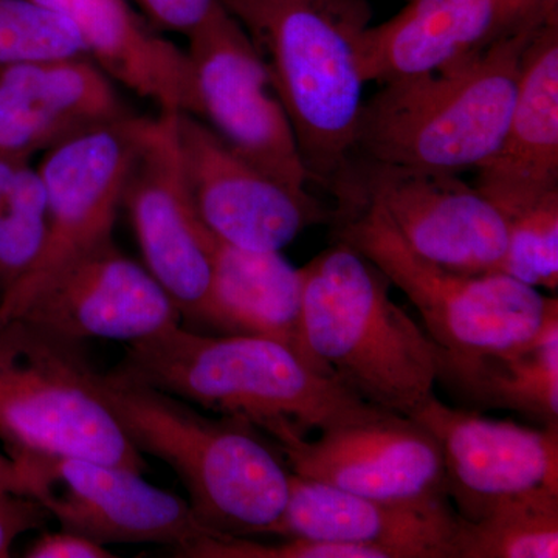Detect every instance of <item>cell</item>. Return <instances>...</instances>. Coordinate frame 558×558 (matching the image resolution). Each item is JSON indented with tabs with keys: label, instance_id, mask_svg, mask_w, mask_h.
I'll use <instances>...</instances> for the list:
<instances>
[{
	"label": "cell",
	"instance_id": "obj_22",
	"mask_svg": "<svg viewBox=\"0 0 558 558\" xmlns=\"http://www.w3.org/2000/svg\"><path fill=\"white\" fill-rule=\"evenodd\" d=\"M301 317L300 269L279 252H256L216 240L208 301L201 325L222 336L277 340L323 371L312 362L304 347Z\"/></svg>",
	"mask_w": 558,
	"mask_h": 558
},
{
	"label": "cell",
	"instance_id": "obj_31",
	"mask_svg": "<svg viewBox=\"0 0 558 558\" xmlns=\"http://www.w3.org/2000/svg\"><path fill=\"white\" fill-rule=\"evenodd\" d=\"M28 558H112L108 546L73 532H44L25 553Z\"/></svg>",
	"mask_w": 558,
	"mask_h": 558
},
{
	"label": "cell",
	"instance_id": "obj_9",
	"mask_svg": "<svg viewBox=\"0 0 558 558\" xmlns=\"http://www.w3.org/2000/svg\"><path fill=\"white\" fill-rule=\"evenodd\" d=\"M13 461L25 497L64 531L102 546L154 543L175 554L213 537L189 501L153 486L142 473L86 458L20 451Z\"/></svg>",
	"mask_w": 558,
	"mask_h": 558
},
{
	"label": "cell",
	"instance_id": "obj_13",
	"mask_svg": "<svg viewBox=\"0 0 558 558\" xmlns=\"http://www.w3.org/2000/svg\"><path fill=\"white\" fill-rule=\"evenodd\" d=\"M175 135L194 207L216 240L281 252L304 230L332 223L333 207L253 167L199 117L175 113Z\"/></svg>",
	"mask_w": 558,
	"mask_h": 558
},
{
	"label": "cell",
	"instance_id": "obj_19",
	"mask_svg": "<svg viewBox=\"0 0 558 558\" xmlns=\"http://www.w3.org/2000/svg\"><path fill=\"white\" fill-rule=\"evenodd\" d=\"M128 116L116 84L90 58L0 68V156L32 159Z\"/></svg>",
	"mask_w": 558,
	"mask_h": 558
},
{
	"label": "cell",
	"instance_id": "obj_7",
	"mask_svg": "<svg viewBox=\"0 0 558 558\" xmlns=\"http://www.w3.org/2000/svg\"><path fill=\"white\" fill-rule=\"evenodd\" d=\"M95 377L81 343L24 319L0 322V439L7 454L86 458L145 475L148 462L124 435Z\"/></svg>",
	"mask_w": 558,
	"mask_h": 558
},
{
	"label": "cell",
	"instance_id": "obj_33",
	"mask_svg": "<svg viewBox=\"0 0 558 558\" xmlns=\"http://www.w3.org/2000/svg\"><path fill=\"white\" fill-rule=\"evenodd\" d=\"M543 24H558V0H524Z\"/></svg>",
	"mask_w": 558,
	"mask_h": 558
},
{
	"label": "cell",
	"instance_id": "obj_10",
	"mask_svg": "<svg viewBox=\"0 0 558 558\" xmlns=\"http://www.w3.org/2000/svg\"><path fill=\"white\" fill-rule=\"evenodd\" d=\"M199 119L234 153L290 190L310 191L295 132L269 69L222 2L186 35Z\"/></svg>",
	"mask_w": 558,
	"mask_h": 558
},
{
	"label": "cell",
	"instance_id": "obj_5",
	"mask_svg": "<svg viewBox=\"0 0 558 558\" xmlns=\"http://www.w3.org/2000/svg\"><path fill=\"white\" fill-rule=\"evenodd\" d=\"M542 27L513 33L449 72L384 84L363 102L352 157L449 174L480 170L501 145L524 51Z\"/></svg>",
	"mask_w": 558,
	"mask_h": 558
},
{
	"label": "cell",
	"instance_id": "obj_17",
	"mask_svg": "<svg viewBox=\"0 0 558 558\" xmlns=\"http://www.w3.org/2000/svg\"><path fill=\"white\" fill-rule=\"evenodd\" d=\"M524 0H409L395 17L366 28L360 44L365 83L449 72L499 40L542 27Z\"/></svg>",
	"mask_w": 558,
	"mask_h": 558
},
{
	"label": "cell",
	"instance_id": "obj_24",
	"mask_svg": "<svg viewBox=\"0 0 558 558\" xmlns=\"http://www.w3.org/2000/svg\"><path fill=\"white\" fill-rule=\"evenodd\" d=\"M457 558H557L558 494L513 499L483 519L458 515Z\"/></svg>",
	"mask_w": 558,
	"mask_h": 558
},
{
	"label": "cell",
	"instance_id": "obj_4",
	"mask_svg": "<svg viewBox=\"0 0 558 558\" xmlns=\"http://www.w3.org/2000/svg\"><path fill=\"white\" fill-rule=\"evenodd\" d=\"M300 270L312 362L369 405L413 416L435 396L440 352L391 299L387 275L339 238Z\"/></svg>",
	"mask_w": 558,
	"mask_h": 558
},
{
	"label": "cell",
	"instance_id": "obj_25",
	"mask_svg": "<svg viewBox=\"0 0 558 558\" xmlns=\"http://www.w3.org/2000/svg\"><path fill=\"white\" fill-rule=\"evenodd\" d=\"M31 160L0 156V299L28 274L46 238L47 191Z\"/></svg>",
	"mask_w": 558,
	"mask_h": 558
},
{
	"label": "cell",
	"instance_id": "obj_2",
	"mask_svg": "<svg viewBox=\"0 0 558 558\" xmlns=\"http://www.w3.org/2000/svg\"><path fill=\"white\" fill-rule=\"evenodd\" d=\"M97 387L140 453L167 462L213 537L270 535L288 505L290 472L274 440L247 418L205 416L185 400L121 376Z\"/></svg>",
	"mask_w": 558,
	"mask_h": 558
},
{
	"label": "cell",
	"instance_id": "obj_1",
	"mask_svg": "<svg viewBox=\"0 0 558 558\" xmlns=\"http://www.w3.org/2000/svg\"><path fill=\"white\" fill-rule=\"evenodd\" d=\"M113 371L202 409L247 418L275 446L380 411L266 337L207 336L179 325L126 344Z\"/></svg>",
	"mask_w": 558,
	"mask_h": 558
},
{
	"label": "cell",
	"instance_id": "obj_11",
	"mask_svg": "<svg viewBox=\"0 0 558 558\" xmlns=\"http://www.w3.org/2000/svg\"><path fill=\"white\" fill-rule=\"evenodd\" d=\"M137 119L124 117L44 153L46 238L32 269L0 299V322L70 264L113 241Z\"/></svg>",
	"mask_w": 558,
	"mask_h": 558
},
{
	"label": "cell",
	"instance_id": "obj_29",
	"mask_svg": "<svg viewBox=\"0 0 558 558\" xmlns=\"http://www.w3.org/2000/svg\"><path fill=\"white\" fill-rule=\"evenodd\" d=\"M49 519V512L35 499L0 490V558L10 556L17 537L43 527Z\"/></svg>",
	"mask_w": 558,
	"mask_h": 558
},
{
	"label": "cell",
	"instance_id": "obj_26",
	"mask_svg": "<svg viewBox=\"0 0 558 558\" xmlns=\"http://www.w3.org/2000/svg\"><path fill=\"white\" fill-rule=\"evenodd\" d=\"M89 58L75 25L36 0H0V68Z\"/></svg>",
	"mask_w": 558,
	"mask_h": 558
},
{
	"label": "cell",
	"instance_id": "obj_12",
	"mask_svg": "<svg viewBox=\"0 0 558 558\" xmlns=\"http://www.w3.org/2000/svg\"><path fill=\"white\" fill-rule=\"evenodd\" d=\"M121 207L130 213L146 269L180 315L201 325L216 238L202 223L186 185L175 113L138 117Z\"/></svg>",
	"mask_w": 558,
	"mask_h": 558
},
{
	"label": "cell",
	"instance_id": "obj_28",
	"mask_svg": "<svg viewBox=\"0 0 558 558\" xmlns=\"http://www.w3.org/2000/svg\"><path fill=\"white\" fill-rule=\"evenodd\" d=\"M264 543L250 537H205L175 557L186 558H384L380 553L362 546L312 542L300 537H281Z\"/></svg>",
	"mask_w": 558,
	"mask_h": 558
},
{
	"label": "cell",
	"instance_id": "obj_8",
	"mask_svg": "<svg viewBox=\"0 0 558 558\" xmlns=\"http://www.w3.org/2000/svg\"><path fill=\"white\" fill-rule=\"evenodd\" d=\"M328 193L336 205H368L422 258L462 274L497 271L508 220L458 174L352 157Z\"/></svg>",
	"mask_w": 558,
	"mask_h": 558
},
{
	"label": "cell",
	"instance_id": "obj_32",
	"mask_svg": "<svg viewBox=\"0 0 558 558\" xmlns=\"http://www.w3.org/2000/svg\"><path fill=\"white\" fill-rule=\"evenodd\" d=\"M0 490L22 495L20 478H17L13 461L2 453H0Z\"/></svg>",
	"mask_w": 558,
	"mask_h": 558
},
{
	"label": "cell",
	"instance_id": "obj_14",
	"mask_svg": "<svg viewBox=\"0 0 558 558\" xmlns=\"http://www.w3.org/2000/svg\"><path fill=\"white\" fill-rule=\"evenodd\" d=\"M411 417L439 442L447 497L461 519H483L513 499L558 494V425L497 421L436 396Z\"/></svg>",
	"mask_w": 558,
	"mask_h": 558
},
{
	"label": "cell",
	"instance_id": "obj_16",
	"mask_svg": "<svg viewBox=\"0 0 558 558\" xmlns=\"http://www.w3.org/2000/svg\"><path fill=\"white\" fill-rule=\"evenodd\" d=\"M11 318L73 343L131 344L179 326L182 315L149 270L112 241L54 275Z\"/></svg>",
	"mask_w": 558,
	"mask_h": 558
},
{
	"label": "cell",
	"instance_id": "obj_6",
	"mask_svg": "<svg viewBox=\"0 0 558 558\" xmlns=\"http://www.w3.org/2000/svg\"><path fill=\"white\" fill-rule=\"evenodd\" d=\"M333 238L349 242L379 267L416 307L440 352V374L481 355L524 343L558 307L499 271L462 274L422 258L376 208L333 205Z\"/></svg>",
	"mask_w": 558,
	"mask_h": 558
},
{
	"label": "cell",
	"instance_id": "obj_15",
	"mask_svg": "<svg viewBox=\"0 0 558 558\" xmlns=\"http://www.w3.org/2000/svg\"><path fill=\"white\" fill-rule=\"evenodd\" d=\"M293 475L388 502L449 499L439 442L421 422L380 410L279 444Z\"/></svg>",
	"mask_w": 558,
	"mask_h": 558
},
{
	"label": "cell",
	"instance_id": "obj_20",
	"mask_svg": "<svg viewBox=\"0 0 558 558\" xmlns=\"http://www.w3.org/2000/svg\"><path fill=\"white\" fill-rule=\"evenodd\" d=\"M476 178L506 220L558 191V24L529 43L501 145Z\"/></svg>",
	"mask_w": 558,
	"mask_h": 558
},
{
	"label": "cell",
	"instance_id": "obj_3",
	"mask_svg": "<svg viewBox=\"0 0 558 558\" xmlns=\"http://www.w3.org/2000/svg\"><path fill=\"white\" fill-rule=\"evenodd\" d=\"M269 69L312 183L329 191L354 150L368 0H220Z\"/></svg>",
	"mask_w": 558,
	"mask_h": 558
},
{
	"label": "cell",
	"instance_id": "obj_18",
	"mask_svg": "<svg viewBox=\"0 0 558 558\" xmlns=\"http://www.w3.org/2000/svg\"><path fill=\"white\" fill-rule=\"evenodd\" d=\"M458 513L449 499L388 502L290 475L277 537L362 546L384 558H457Z\"/></svg>",
	"mask_w": 558,
	"mask_h": 558
},
{
	"label": "cell",
	"instance_id": "obj_30",
	"mask_svg": "<svg viewBox=\"0 0 558 558\" xmlns=\"http://www.w3.org/2000/svg\"><path fill=\"white\" fill-rule=\"evenodd\" d=\"M149 20L165 31L189 35L209 16L220 0H137Z\"/></svg>",
	"mask_w": 558,
	"mask_h": 558
},
{
	"label": "cell",
	"instance_id": "obj_27",
	"mask_svg": "<svg viewBox=\"0 0 558 558\" xmlns=\"http://www.w3.org/2000/svg\"><path fill=\"white\" fill-rule=\"evenodd\" d=\"M499 274L534 289H558V191L508 219Z\"/></svg>",
	"mask_w": 558,
	"mask_h": 558
},
{
	"label": "cell",
	"instance_id": "obj_21",
	"mask_svg": "<svg viewBox=\"0 0 558 558\" xmlns=\"http://www.w3.org/2000/svg\"><path fill=\"white\" fill-rule=\"evenodd\" d=\"M68 17L87 57L163 113L199 116L196 80L186 50L161 38L126 0H36Z\"/></svg>",
	"mask_w": 558,
	"mask_h": 558
},
{
	"label": "cell",
	"instance_id": "obj_23",
	"mask_svg": "<svg viewBox=\"0 0 558 558\" xmlns=\"http://www.w3.org/2000/svg\"><path fill=\"white\" fill-rule=\"evenodd\" d=\"M438 380L481 409L558 425V307L532 339L444 371Z\"/></svg>",
	"mask_w": 558,
	"mask_h": 558
}]
</instances>
